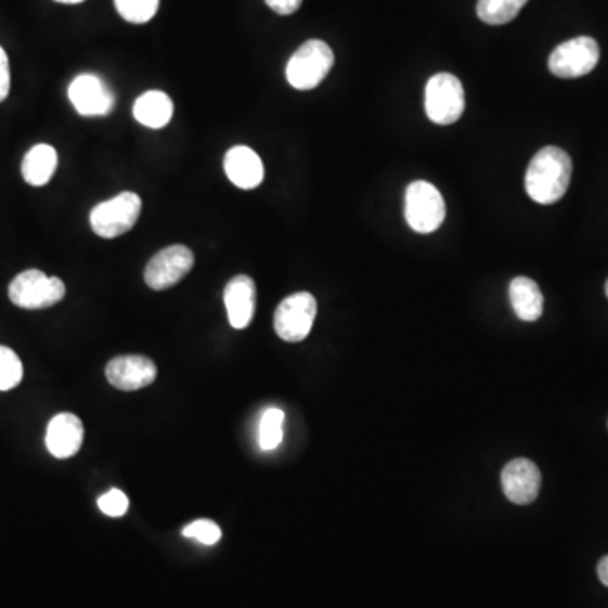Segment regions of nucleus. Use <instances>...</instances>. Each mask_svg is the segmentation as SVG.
<instances>
[{
  "label": "nucleus",
  "mask_w": 608,
  "mask_h": 608,
  "mask_svg": "<svg viewBox=\"0 0 608 608\" xmlns=\"http://www.w3.org/2000/svg\"><path fill=\"white\" fill-rule=\"evenodd\" d=\"M56 2H62V4H81L85 0H56Z\"/></svg>",
  "instance_id": "28"
},
{
  "label": "nucleus",
  "mask_w": 608,
  "mask_h": 608,
  "mask_svg": "<svg viewBox=\"0 0 608 608\" xmlns=\"http://www.w3.org/2000/svg\"><path fill=\"white\" fill-rule=\"evenodd\" d=\"M69 102L83 117H104L115 107V95L102 78L93 74L78 75L68 89Z\"/></svg>",
  "instance_id": "10"
},
{
  "label": "nucleus",
  "mask_w": 608,
  "mask_h": 608,
  "mask_svg": "<svg viewBox=\"0 0 608 608\" xmlns=\"http://www.w3.org/2000/svg\"><path fill=\"white\" fill-rule=\"evenodd\" d=\"M404 217L417 234L437 232L447 217L443 195L428 181H414L405 190Z\"/></svg>",
  "instance_id": "4"
},
{
  "label": "nucleus",
  "mask_w": 608,
  "mask_h": 608,
  "mask_svg": "<svg viewBox=\"0 0 608 608\" xmlns=\"http://www.w3.org/2000/svg\"><path fill=\"white\" fill-rule=\"evenodd\" d=\"M598 578H600V582L604 583L605 586H608V556H604L598 562Z\"/></svg>",
  "instance_id": "27"
},
{
  "label": "nucleus",
  "mask_w": 608,
  "mask_h": 608,
  "mask_svg": "<svg viewBox=\"0 0 608 608\" xmlns=\"http://www.w3.org/2000/svg\"><path fill=\"white\" fill-rule=\"evenodd\" d=\"M600 60L598 42L588 36L570 39L549 54V72L558 78H580L595 69Z\"/></svg>",
  "instance_id": "7"
},
{
  "label": "nucleus",
  "mask_w": 608,
  "mask_h": 608,
  "mask_svg": "<svg viewBox=\"0 0 608 608\" xmlns=\"http://www.w3.org/2000/svg\"><path fill=\"white\" fill-rule=\"evenodd\" d=\"M105 375L115 389L132 392L151 386L156 380L157 367L144 355H120L108 362Z\"/></svg>",
  "instance_id": "12"
},
{
  "label": "nucleus",
  "mask_w": 608,
  "mask_h": 608,
  "mask_svg": "<svg viewBox=\"0 0 608 608\" xmlns=\"http://www.w3.org/2000/svg\"><path fill=\"white\" fill-rule=\"evenodd\" d=\"M56 168V150L50 144H36L24 156L21 171L27 184L39 187L50 183Z\"/></svg>",
  "instance_id": "18"
},
{
  "label": "nucleus",
  "mask_w": 608,
  "mask_h": 608,
  "mask_svg": "<svg viewBox=\"0 0 608 608\" xmlns=\"http://www.w3.org/2000/svg\"><path fill=\"white\" fill-rule=\"evenodd\" d=\"M316 299L310 293H296L281 301L274 314L277 337L289 344L305 340L313 328L316 318Z\"/></svg>",
  "instance_id": "8"
},
{
  "label": "nucleus",
  "mask_w": 608,
  "mask_h": 608,
  "mask_svg": "<svg viewBox=\"0 0 608 608\" xmlns=\"http://www.w3.org/2000/svg\"><path fill=\"white\" fill-rule=\"evenodd\" d=\"M223 169L227 178L241 190H254L264 181V165L259 154L247 146H234L227 151Z\"/></svg>",
  "instance_id": "15"
},
{
  "label": "nucleus",
  "mask_w": 608,
  "mask_h": 608,
  "mask_svg": "<svg viewBox=\"0 0 608 608\" xmlns=\"http://www.w3.org/2000/svg\"><path fill=\"white\" fill-rule=\"evenodd\" d=\"M142 210V199L138 193L124 192L114 198L99 203L90 211V225L102 238H115L134 229Z\"/></svg>",
  "instance_id": "5"
},
{
  "label": "nucleus",
  "mask_w": 608,
  "mask_h": 608,
  "mask_svg": "<svg viewBox=\"0 0 608 608\" xmlns=\"http://www.w3.org/2000/svg\"><path fill=\"white\" fill-rule=\"evenodd\" d=\"M425 108L431 122L450 126L460 120L465 111V92L455 75L438 74L426 85Z\"/></svg>",
  "instance_id": "6"
},
{
  "label": "nucleus",
  "mask_w": 608,
  "mask_h": 608,
  "mask_svg": "<svg viewBox=\"0 0 608 608\" xmlns=\"http://www.w3.org/2000/svg\"><path fill=\"white\" fill-rule=\"evenodd\" d=\"M256 283L253 277L245 274L235 276L227 283L223 301H225L230 325L235 329L247 328L253 323L256 314Z\"/></svg>",
  "instance_id": "13"
},
{
  "label": "nucleus",
  "mask_w": 608,
  "mask_h": 608,
  "mask_svg": "<svg viewBox=\"0 0 608 608\" xmlns=\"http://www.w3.org/2000/svg\"><path fill=\"white\" fill-rule=\"evenodd\" d=\"M24 368L14 350L0 345V390H11L23 380Z\"/></svg>",
  "instance_id": "22"
},
{
  "label": "nucleus",
  "mask_w": 608,
  "mask_h": 608,
  "mask_svg": "<svg viewBox=\"0 0 608 608\" xmlns=\"http://www.w3.org/2000/svg\"><path fill=\"white\" fill-rule=\"evenodd\" d=\"M571 157L556 146L543 147L532 157L526 171V192L540 205H553L570 186Z\"/></svg>",
  "instance_id": "1"
},
{
  "label": "nucleus",
  "mask_w": 608,
  "mask_h": 608,
  "mask_svg": "<svg viewBox=\"0 0 608 608\" xmlns=\"http://www.w3.org/2000/svg\"><path fill=\"white\" fill-rule=\"evenodd\" d=\"M135 120L150 129H163L171 122L174 104L168 93L150 90L138 96L132 107Z\"/></svg>",
  "instance_id": "16"
},
{
  "label": "nucleus",
  "mask_w": 608,
  "mask_h": 608,
  "mask_svg": "<svg viewBox=\"0 0 608 608\" xmlns=\"http://www.w3.org/2000/svg\"><path fill=\"white\" fill-rule=\"evenodd\" d=\"M509 298L514 313L522 322H535L543 314V293H541L540 286L529 277L520 276L513 280L509 286Z\"/></svg>",
  "instance_id": "17"
},
{
  "label": "nucleus",
  "mask_w": 608,
  "mask_h": 608,
  "mask_svg": "<svg viewBox=\"0 0 608 608\" xmlns=\"http://www.w3.org/2000/svg\"><path fill=\"white\" fill-rule=\"evenodd\" d=\"M83 444V423L72 413L54 416L48 425L47 447L51 455L60 460L72 458Z\"/></svg>",
  "instance_id": "14"
},
{
  "label": "nucleus",
  "mask_w": 608,
  "mask_h": 608,
  "mask_svg": "<svg viewBox=\"0 0 608 608\" xmlns=\"http://www.w3.org/2000/svg\"><path fill=\"white\" fill-rule=\"evenodd\" d=\"M11 92V68L4 48L0 47V102H4Z\"/></svg>",
  "instance_id": "25"
},
{
  "label": "nucleus",
  "mask_w": 608,
  "mask_h": 608,
  "mask_svg": "<svg viewBox=\"0 0 608 608\" xmlns=\"http://www.w3.org/2000/svg\"><path fill=\"white\" fill-rule=\"evenodd\" d=\"M99 507L105 516L122 517L129 509V499L122 490L112 489L111 492L99 499Z\"/></svg>",
  "instance_id": "24"
},
{
  "label": "nucleus",
  "mask_w": 608,
  "mask_h": 608,
  "mask_svg": "<svg viewBox=\"0 0 608 608\" xmlns=\"http://www.w3.org/2000/svg\"><path fill=\"white\" fill-rule=\"evenodd\" d=\"M333 63L335 56L332 48L325 41L310 39L289 57L286 66L287 83L301 92L316 89L328 77Z\"/></svg>",
  "instance_id": "2"
},
{
  "label": "nucleus",
  "mask_w": 608,
  "mask_h": 608,
  "mask_svg": "<svg viewBox=\"0 0 608 608\" xmlns=\"http://www.w3.org/2000/svg\"><path fill=\"white\" fill-rule=\"evenodd\" d=\"M605 293H607V298H608V281L607 284H605Z\"/></svg>",
  "instance_id": "29"
},
{
  "label": "nucleus",
  "mask_w": 608,
  "mask_h": 608,
  "mask_svg": "<svg viewBox=\"0 0 608 608\" xmlns=\"http://www.w3.org/2000/svg\"><path fill=\"white\" fill-rule=\"evenodd\" d=\"M193 266L195 256L192 249L181 244L169 245L150 260L144 271V281L154 292H165L187 276Z\"/></svg>",
  "instance_id": "9"
},
{
  "label": "nucleus",
  "mask_w": 608,
  "mask_h": 608,
  "mask_svg": "<svg viewBox=\"0 0 608 608\" xmlns=\"http://www.w3.org/2000/svg\"><path fill=\"white\" fill-rule=\"evenodd\" d=\"M541 482L540 468L528 458L513 460L502 470V489L513 504H532L540 495Z\"/></svg>",
  "instance_id": "11"
},
{
  "label": "nucleus",
  "mask_w": 608,
  "mask_h": 608,
  "mask_svg": "<svg viewBox=\"0 0 608 608\" xmlns=\"http://www.w3.org/2000/svg\"><path fill=\"white\" fill-rule=\"evenodd\" d=\"M284 438V413L277 408L266 411L260 419L259 444L264 452L276 450Z\"/></svg>",
  "instance_id": "20"
},
{
  "label": "nucleus",
  "mask_w": 608,
  "mask_h": 608,
  "mask_svg": "<svg viewBox=\"0 0 608 608\" xmlns=\"http://www.w3.org/2000/svg\"><path fill=\"white\" fill-rule=\"evenodd\" d=\"M302 0H266L269 9L280 14V16H289L295 14L301 8Z\"/></svg>",
  "instance_id": "26"
},
{
  "label": "nucleus",
  "mask_w": 608,
  "mask_h": 608,
  "mask_svg": "<svg viewBox=\"0 0 608 608\" xmlns=\"http://www.w3.org/2000/svg\"><path fill=\"white\" fill-rule=\"evenodd\" d=\"M183 535L190 538V540L198 541V543L207 544V546H214L222 538V531H220L219 525H215L214 520L199 519L186 526L183 529Z\"/></svg>",
  "instance_id": "23"
},
{
  "label": "nucleus",
  "mask_w": 608,
  "mask_h": 608,
  "mask_svg": "<svg viewBox=\"0 0 608 608\" xmlns=\"http://www.w3.org/2000/svg\"><path fill=\"white\" fill-rule=\"evenodd\" d=\"M120 17L130 24H146L156 16L159 0H114Z\"/></svg>",
  "instance_id": "21"
},
{
  "label": "nucleus",
  "mask_w": 608,
  "mask_h": 608,
  "mask_svg": "<svg viewBox=\"0 0 608 608\" xmlns=\"http://www.w3.org/2000/svg\"><path fill=\"white\" fill-rule=\"evenodd\" d=\"M526 4L528 0H479L477 14L480 21L490 26H502L516 20Z\"/></svg>",
  "instance_id": "19"
},
{
  "label": "nucleus",
  "mask_w": 608,
  "mask_h": 608,
  "mask_svg": "<svg viewBox=\"0 0 608 608\" xmlns=\"http://www.w3.org/2000/svg\"><path fill=\"white\" fill-rule=\"evenodd\" d=\"M66 286L60 277H50L39 269H27L9 284V299L23 310H44L63 301Z\"/></svg>",
  "instance_id": "3"
}]
</instances>
